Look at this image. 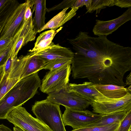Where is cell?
Masks as SVG:
<instances>
[{"label": "cell", "instance_id": "cell-15", "mask_svg": "<svg viewBox=\"0 0 131 131\" xmlns=\"http://www.w3.org/2000/svg\"><path fill=\"white\" fill-rule=\"evenodd\" d=\"M69 8L63 9L48 22L37 32L39 33L47 29L56 31L58 28L62 26L75 15L79 8L72 7L69 12H66Z\"/></svg>", "mask_w": 131, "mask_h": 131}, {"label": "cell", "instance_id": "cell-37", "mask_svg": "<svg viewBox=\"0 0 131 131\" xmlns=\"http://www.w3.org/2000/svg\"><path fill=\"white\" fill-rule=\"evenodd\" d=\"M128 131H131V129H130Z\"/></svg>", "mask_w": 131, "mask_h": 131}, {"label": "cell", "instance_id": "cell-7", "mask_svg": "<svg viewBox=\"0 0 131 131\" xmlns=\"http://www.w3.org/2000/svg\"><path fill=\"white\" fill-rule=\"evenodd\" d=\"M37 33L34 29L32 17L24 19L18 30L13 37L8 57L14 59L19 51L28 42L34 40Z\"/></svg>", "mask_w": 131, "mask_h": 131}, {"label": "cell", "instance_id": "cell-27", "mask_svg": "<svg viewBox=\"0 0 131 131\" xmlns=\"http://www.w3.org/2000/svg\"><path fill=\"white\" fill-rule=\"evenodd\" d=\"M115 5L121 8L131 7V0H115Z\"/></svg>", "mask_w": 131, "mask_h": 131}, {"label": "cell", "instance_id": "cell-5", "mask_svg": "<svg viewBox=\"0 0 131 131\" xmlns=\"http://www.w3.org/2000/svg\"><path fill=\"white\" fill-rule=\"evenodd\" d=\"M93 112L101 115L131 110V93L124 97L112 99L104 96L97 97L91 104Z\"/></svg>", "mask_w": 131, "mask_h": 131}, {"label": "cell", "instance_id": "cell-4", "mask_svg": "<svg viewBox=\"0 0 131 131\" xmlns=\"http://www.w3.org/2000/svg\"><path fill=\"white\" fill-rule=\"evenodd\" d=\"M71 66L67 64L46 73L39 87L42 92L49 94L58 92L67 88L69 83Z\"/></svg>", "mask_w": 131, "mask_h": 131}, {"label": "cell", "instance_id": "cell-1", "mask_svg": "<svg viewBox=\"0 0 131 131\" xmlns=\"http://www.w3.org/2000/svg\"><path fill=\"white\" fill-rule=\"evenodd\" d=\"M68 41L75 51L71 70L74 79L86 78L94 84H111L125 87L126 73L131 70V48L81 31Z\"/></svg>", "mask_w": 131, "mask_h": 131}, {"label": "cell", "instance_id": "cell-32", "mask_svg": "<svg viewBox=\"0 0 131 131\" xmlns=\"http://www.w3.org/2000/svg\"><path fill=\"white\" fill-rule=\"evenodd\" d=\"M4 74L3 65L0 67V82Z\"/></svg>", "mask_w": 131, "mask_h": 131}, {"label": "cell", "instance_id": "cell-6", "mask_svg": "<svg viewBox=\"0 0 131 131\" xmlns=\"http://www.w3.org/2000/svg\"><path fill=\"white\" fill-rule=\"evenodd\" d=\"M6 119L25 131H52L37 118L33 117L25 108L20 106L10 112Z\"/></svg>", "mask_w": 131, "mask_h": 131}, {"label": "cell", "instance_id": "cell-34", "mask_svg": "<svg viewBox=\"0 0 131 131\" xmlns=\"http://www.w3.org/2000/svg\"><path fill=\"white\" fill-rule=\"evenodd\" d=\"M13 131H25L23 129L18 126H15L13 127Z\"/></svg>", "mask_w": 131, "mask_h": 131}, {"label": "cell", "instance_id": "cell-19", "mask_svg": "<svg viewBox=\"0 0 131 131\" xmlns=\"http://www.w3.org/2000/svg\"><path fill=\"white\" fill-rule=\"evenodd\" d=\"M128 112H116L102 115L99 119L86 127L104 126L114 123L120 124Z\"/></svg>", "mask_w": 131, "mask_h": 131}, {"label": "cell", "instance_id": "cell-21", "mask_svg": "<svg viewBox=\"0 0 131 131\" xmlns=\"http://www.w3.org/2000/svg\"><path fill=\"white\" fill-rule=\"evenodd\" d=\"M115 0H91L90 6L86 13H92L96 10V14L100 13L101 10L106 7L115 5Z\"/></svg>", "mask_w": 131, "mask_h": 131}, {"label": "cell", "instance_id": "cell-26", "mask_svg": "<svg viewBox=\"0 0 131 131\" xmlns=\"http://www.w3.org/2000/svg\"><path fill=\"white\" fill-rule=\"evenodd\" d=\"M12 38L13 37H8L0 40V55L8 48Z\"/></svg>", "mask_w": 131, "mask_h": 131}, {"label": "cell", "instance_id": "cell-16", "mask_svg": "<svg viewBox=\"0 0 131 131\" xmlns=\"http://www.w3.org/2000/svg\"><path fill=\"white\" fill-rule=\"evenodd\" d=\"M92 86L103 95L110 98H121L129 92L127 88L116 85L99 84Z\"/></svg>", "mask_w": 131, "mask_h": 131}, {"label": "cell", "instance_id": "cell-20", "mask_svg": "<svg viewBox=\"0 0 131 131\" xmlns=\"http://www.w3.org/2000/svg\"><path fill=\"white\" fill-rule=\"evenodd\" d=\"M20 79L13 77L9 74L5 73L0 82V100Z\"/></svg>", "mask_w": 131, "mask_h": 131}, {"label": "cell", "instance_id": "cell-36", "mask_svg": "<svg viewBox=\"0 0 131 131\" xmlns=\"http://www.w3.org/2000/svg\"><path fill=\"white\" fill-rule=\"evenodd\" d=\"M6 131H12L11 129L9 128Z\"/></svg>", "mask_w": 131, "mask_h": 131}, {"label": "cell", "instance_id": "cell-13", "mask_svg": "<svg viewBox=\"0 0 131 131\" xmlns=\"http://www.w3.org/2000/svg\"><path fill=\"white\" fill-rule=\"evenodd\" d=\"M48 62L41 57L29 52L23 56L22 72L20 79L42 69Z\"/></svg>", "mask_w": 131, "mask_h": 131}, {"label": "cell", "instance_id": "cell-31", "mask_svg": "<svg viewBox=\"0 0 131 131\" xmlns=\"http://www.w3.org/2000/svg\"><path fill=\"white\" fill-rule=\"evenodd\" d=\"M126 85H130L131 84V73H130L129 74L127 77L126 78V82L125 83Z\"/></svg>", "mask_w": 131, "mask_h": 131}, {"label": "cell", "instance_id": "cell-25", "mask_svg": "<svg viewBox=\"0 0 131 131\" xmlns=\"http://www.w3.org/2000/svg\"><path fill=\"white\" fill-rule=\"evenodd\" d=\"M76 0H65L63 1L60 3L55 5L53 6L47 8V12H50L66 8H69L72 7V6Z\"/></svg>", "mask_w": 131, "mask_h": 131}, {"label": "cell", "instance_id": "cell-30", "mask_svg": "<svg viewBox=\"0 0 131 131\" xmlns=\"http://www.w3.org/2000/svg\"><path fill=\"white\" fill-rule=\"evenodd\" d=\"M86 4V0H76L73 4L72 7L79 8Z\"/></svg>", "mask_w": 131, "mask_h": 131}, {"label": "cell", "instance_id": "cell-28", "mask_svg": "<svg viewBox=\"0 0 131 131\" xmlns=\"http://www.w3.org/2000/svg\"><path fill=\"white\" fill-rule=\"evenodd\" d=\"M14 59H12L10 57H7V59L3 65L4 73L9 74L11 69Z\"/></svg>", "mask_w": 131, "mask_h": 131}, {"label": "cell", "instance_id": "cell-10", "mask_svg": "<svg viewBox=\"0 0 131 131\" xmlns=\"http://www.w3.org/2000/svg\"><path fill=\"white\" fill-rule=\"evenodd\" d=\"M131 20V7L118 17L108 21L96 19L92 30L95 35L105 36L111 34L121 25Z\"/></svg>", "mask_w": 131, "mask_h": 131}, {"label": "cell", "instance_id": "cell-29", "mask_svg": "<svg viewBox=\"0 0 131 131\" xmlns=\"http://www.w3.org/2000/svg\"><path fill=\"white\" fill-rule=\"evenodd\" d=\"M11 43L8 48L0 55V67L5 63L10 49Z\"/></svg>", "mask_w": 131, "mask_h": 131}, {"label": "cell", "instance_id": "cell-8", "mask_svg": "<svg viewBox=\"0 0 131 131\" xmlns=\"http://www.w3.org/2000/svg\"><path fill=\"white\" fill-rule=\"evenodd\" d=\"M48 94L46 99L49 101L74 110H86L91 103L74 92L69 91L67 87L58 92Z\"/></svg>", "mask_w": 131, "mask_h": 131}, {"label": "cell", "instance_id": "cell-17", "mask_svg": "<svg viewBox=\"0 0 131 131\" xmlns=\"http://www.w3.org/2000/svg\"><path fill=\"white\" fill-rule=\"evenodd\" d=\"M46 0H34V4L32 10L35 11L34 17L32 19L34 29L37 32L45 24V15L47 12Z\"/></svg>", "mask_w": 131, "mask_h": 131}, {"label": "cell", "instance_id": "cell-14", "mask_svg": "<svg viewBox=\"0 0 131 131\" xmlns=\"http://www.w3.org/2000/svg\"><path fill=\"white\" fill-rule=\"evenodd\" d=\"M93 84L86 81L80 84L69 83L67 88L69 91L74 92L91 103L97 97L104 96L92 86Z\"/></svg>", "mask_w": 131, "mask_h": 131}, {"label": "cell", "instance_id": "cell-23", "mask_svg": "<svg viewBox=\"0 0 131 131\" xmlns=\"http://www.w3.org/2000/svg\"><path fill=\"white\" fill-rule=\"evenodd\" d=\"M73 59H57L49 61L43 69L52 71L64 66L71 64Z\"/></svg>", "mask_w": 131, "mask_h": 131}, {"label": "cell", "instance_id": "cell-2", "mask_svg": "<svg viewBox=\"0 0 131 131\" xmlns=\"http://www.w3.org/2000/svg\"><path fill=\"white\" fill-rule=\"evenodd\" d=\"M41 83L38 72L19 80L0 100V119H6L10 112L32 98Z\"/></svg>", "mask_w": 131, "mask_h": 131}, {"label": "cell", "instance_id": "cell-11", "mask_svg": "<svg viewBox=\"0 0 131 131\" xmlns=\"http://www.w3.org/2000/svg\"><path fill=\"white\" fill-rule=\"evenodd\" d=\"M33 0H26L19 4L9 17L0 36V40L8 37H13L21 24L27 8Z\"/></svg>", "mask_w": 131, "mask_h": 131}, {"label": "cell", "instance_id": "cell-3", "mask_svg": "<svg viewBox=\"0 0 131 131\" xmlns=\"http://www.w3.org/2000/svg\"><path fill=\"white\" fill-rule=\"evenodd\" d=\"M31 111L36 118L52 131H67L62 121L60 105L46 99L36 102Z\"/></svg>", "mask_w": 131, "mask_h": 131}, {"label": "cell", "instance_id": "cell-12", "mask_svg": "<svg viewBox=\"0 0 131 131\" xmlns=\"http://www.w3.org/2000/svg\"><path fill=\"white\" fill-rule=\"evenodd\" d=\"M31 54L39 56L47 62L57 59H73L74 53L69 48L62 47L52 42L47 47L40 50L29 52Z\"/></svg>", "mask_w": 131, "mask_h": 131}, {"label": "cell", "instance_id": "cell-35", "mask_svg": "<svg viewBox=\"0 0 131 131\" xmlns=\"http://www.w3.org/2000/svg\"><path fill=\"white\" fill-rule=\"evenodd\" d=\"M129 92L131 93V85H129V86L127 88Z\"/></svg>", "mask_w": 131, "mask_h": 131}, {"label": "cell", "instance_id": "cell-18", "mask_svg": "<svg viewBox=\"0 0 131 131\" xmlns=\"http://www.w3.org/2000/svg\"><path fill=\"white\" fill-rule=\"evenodd\" d=\"M62 28V27H61L56 31L52 30H47L40 34L36 39L34 47L28 51L30 52L37 51L48 46L52 42L55 35Z\"/></svg>", "mask_w": 131, "mask_h": 131}, {"label": "cell", "instance_id": "cell-22", "mask_svg": "<svg viewBox=\"0 0 131 131\" xmlns=\"http://www.w3.org/2000/svg\"><path fill=\"white\" fill-rule=\"evenodd\" d=\"M120 124L114 123L104 126L85 127L71 131H116Z\"/></svg>", "mask_w": 131, "mask_h": 131}, {"label": "cell", "instance_id": "cell-33", "mask_svg": "<svg viewBox=\"0 0 131 131\" xmlns=\"http://www.w3.org/2000/svg\"><path fill=\"white\" fill-rule=\"evenodd\" d=\"M9 0H0V10Z\"/></svg>", "mask_w": 131, "mask_h": 131}, {"label": "cell", "instance_id": "cell-9", "mask_svg": "<svg viewBox=\"0 0 131 131\" xmlns=\"http://www.w3.org/2000/svg\"><path fill=\"white\" fill-rule=\"evenodd\" d=\"M62 115L64 126H71L73 130L86 127L99 119L102 115L88 110H74L68 107Z\"/></svg>", "mask_w": 131, "mask_h": 131}, {"label": "cell", "instance_id": "cell-24", "mask_svg": "<svg viewBox=\"0 0 131 131\" xmlns=\"http://www.w3.org/2000/svg\"><path fill=\"white\" fill-rule=\"evenodd\" d=\"M131 129V110L121 122L116 131H128Z\"/></svg>", "mask_w": 131, "mask_h": 131}]
</instances>
